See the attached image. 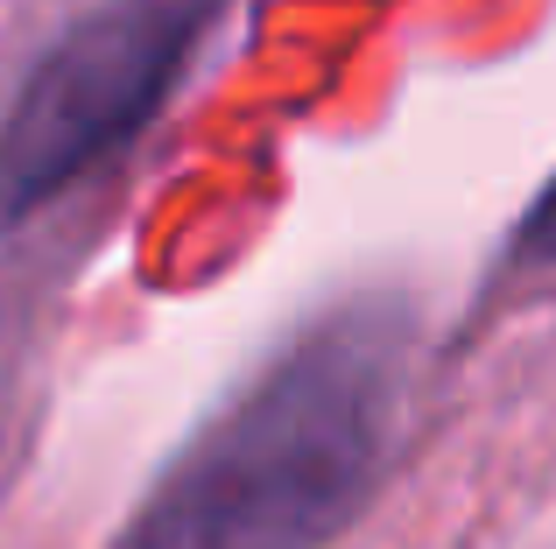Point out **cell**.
Returning <instances> with one entry per match:
<instances>
[{
    "label": "cell",
    "instance_id": "cell-1",
    "mask_svg": "<svg viewBox=\"0 0 556 549\" xmlns=\"http://www.w3.org/2000/svg\"><path fill=\"white\" fill-rule=\"evenodd\" d=\"M408 367L402 296L325 310L169 458L113 549H325L394 465Z\"/></svg>",
    "mask_w": 556,
    "mask_h": 549
},
{
    "label": "cell",
    "instance_id": "cell-2",
    "mask_svg": "<svg viewBox=\"0 0 556 549\" xmlns=\"http://www.w3.org/2000/svg\"><path fill=\"white\" fill-rule=\"evenodd\" d=\"M232 0H106L42 50L0 120V226L36 219L155 120Z\"/></svg>",
    "mask_w": 556,
    "mask_h": 549
},
{
    "label": "cell",
    "instance_id": "cell-3",
    "mask_svg": "<svg viewBox=\"0 0 556 549\" xmlns=\"http://www.w3.org/2000/svg\"><path fill=\"white\" fill-rule=\"evenodd\" d=\"M507 261L515 268H556V177L535 191V205L521 212L515 240H507Z\"/></svg>",
    "mask_w": 556,
    "mask_h": 549
}]
</instances>
